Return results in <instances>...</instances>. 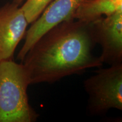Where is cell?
Segmentation results:
<instances>
[{
	"label": "cell",
	"mask_w": 122,
	"mask_h": 122,
	"mask_svg": "<svg viewBox=\"0 0 122 122\" xmlns=\"http://www.w3.org/2000/svg\"><path fill=\"white\" fill-rule=\"evenodd\" d=\"M96 44L92 23L72 19L53 27L35 42L22 62L30 85L53 84L100 68L103 64L93 52Z\"/></svg>",
	"instance_id": "6da1fadb"
},
{
	"label": "cell",
	"mask_w": 122,
	"mask_h": 122,
	"mask_svg": "<svg viewBox=\"0 0 122 122\" xmlns=\"http://www.w3.org/2000/svg\"><path fill=\"white\" fill-rule=\"evenodd\" d=\"M30 85L23 63L0 62V122H34L39 115L30 105Z\"/></svg>",
	"instance_id": "7a4b0ae2"
},
{
	"label": "cell",
	"mask_w": 122,
	"mask_h": 122,
	"mask_svg": "<svg viewBox=\"0 0 122 122\" xmlns=\"http://www.w3.org/2000/svg\"><path fill=\"white\" fill-rule=\"evenodd\" d=\"M84 87L91 115H103L112 109L122 111V63L96 71L84 80Z\"/></svg>",
	"instance_id": "3957f363"
},
{
	"label": "cell",
	"mask_w": 122,
	"mask_h": 122,
	"mask_svg": "<svg viewBox=\"0 0 122 122\" xmlns=\"http://www.w3.org/2000/svg\"><path fill=\"white\" fill-rule=\"evenodd\" d=\"M84 0H54L27 30L25 41L17 56L22 62L34 44L44 33L61 23L74 19L75 11Z\"/></svg>",
	"instance_id": "277c9868"
},
{
	"label": "cell",
	"mask_w": 122,
	"mask_h": 122,
	"mask_svg": "<svg viewBox=\"0 0 122 122\" xmlns=\"http://www.w3.org/2000/svg\"><path fill=\"white\" fill-rule=\"evenodd\" d=\"M96 44L101 46L100 58L109 66L122 63V9L92 23Z\"/></svg>",
	"instance_id": "5b68a950"
},
{
	"label": "cell",
	"mask_w": 122,
	"mask_h": 122,
	"mask_svg": "<svg viewBox=\"0 0 122 122\" xmlns=\"http://www.w3.org/2000/svg\"><path fill=\"white\" fill-rule=\"evenodd\" d=\"M28 24L19 5L12 2L0 8V62L13 59Z\"/></svg>",
	"instance_id": "8992f818"
},
{
	"label": "cell",
	"mask_w": 122,
	"mask_h": 122,
	"mask_svg": "<svg viewBox=\"0 0 122 122\" xmlns=\"http://www.w3.org/2000/svg\"><path fill=\"white\" fill-rule=\"evenodd\" d=\"M122 9V1L84 0L77 9L74 19L92 23Z\"/></svg>",
	"instance_id": "52a82bcc"
},
{
	"label": "cell",
	"mask_w": 122,
	"mask_h": 122,
	"mask_svg": "<svg viewBox=\"0 0 122 122\" xmlns=\"http://www.w3.org/2000/svg\"><path fill=\"white\" fill-rule=\"evenodd\" d=\"M54 0H25L21 6L29 24L32 23L41 15Z\"/></svg>",
	"instance_id": "ba28073f"
},
{
	"label": "cell",
	"mask_w": 122,
	"mask_h": 122,
	"mask_svg": "<svg viewBox=\"0 0 122 122\" xmlns=\"http://www.w3.org/2000/svg\"><path fill=\"white\" fill-rule=\"evenodd\" d=\"M24 1H25V0H13V2L15 3V4L19 5H20L24 2Z\"/></svg>",
	"instance_id": "9c48e42d"
},
{
	"label": "cell",
	"mask_w": 122,
	"mask_h": 122,
	"mask_svg": "<svg viewBox=\"0 0 122 122\" xmlns=\"http://www.w3.org/2000/svg\"><path fill=\"white\" fill-rule=\"evenodd\" d=\"M116 1H122V0H116Z\"/></svg>",
	"instance_id": "30bf717a"
}]
</instances>
